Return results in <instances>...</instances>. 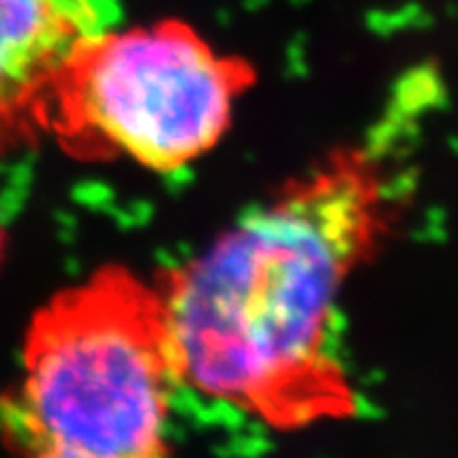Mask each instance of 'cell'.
Wrapping results in <instances>:
<instances>
[{
  "instance_id": "1",
  "label": "cell",
  "mask_w": 458,
  "mask_h": 458,
  "mask_svg": "<svg viewBox=\"0 0 458 458\" xmlns=\"http://www.w3.org/2000/svg\"><path fill=\"white\" fill-rule=\"evenodd\" d=\"M386 225L384 164L349 148L159 276L183 384L283 430L351 417L337 307Z\"/></svg>"
},
{
  "instance_id": "2",
  "label": "cell",
  "mask_w": 458,
  "mask_h": 458,
  "mask_svg": "<svg viewBox=\"0 0 458 458\" xmlns=\"http://www.w3.org/2000/svg\"><path fill=\"white\" fill-rule=\"evenodd\" d=\"M183 384L162 285L106 267L33 313L0 437L42 458H150Z\"/></svg>"
},
{
  "instance_id": "3",
  "label": "cell",
  "mask_w": 458,
  "mask_h": 458,
  "mask_svg": "<svg viewBox=\"0 0 458 458\" xmlns=\"http://www.w3.org/2000/svg\"><path fill=\"white\" fill-rule=\"evenodd\" d=\"M255 71L218 52L190 24L113 29L75 58L49 136L80 159H131L178 171L218 146Z\"/></svg>"
},
{
  "instance_id": "4",
  "label": "cell",
  "mask_w": 458,
  "mask_h": 458,
  "mask_svg": "<svg viewBox=\"0 0 458 458\" xmlns=\"http://www.w3.org/2000/svg\"><path fill=\"white\" fill-rule=\"evenodd\" d=\"M120 19L117 0H0V152L49 133L75 58Z\"/></svg>"
},
{
  "instance_id": "5",
  "label": "cell",
  "mask_w": 458,
  "mask_h": 458,
  "mask_svg": "<svg viewBox=\"0 0 458 458\" xmlns=\"http://www.w3.org/2000/svg\"><path fill=\"white\" fill-rule=\"evenodd\" d=\"M0 250H3V232H0Z\"/></svg>"
}]
</instances>
